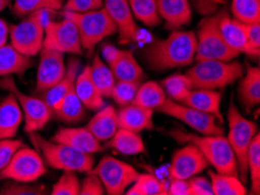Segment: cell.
<instances>
[{"instance_id": "35", "label": "cell", "mask_w": 260, "mask_h": 195, "mask_svg": "<svg viewBox=\"0 0 260 195\" xmlns=\"http://www.w3.org/2000/svg\"><path fill=\"white\" fill-rule=\"evenodd\" d=\"M133 17L144 25L154 27L160 23V15L157 13L156 0H127Z\"/></svg>"}, {"instance_id": "9", "label": "cell", "mask_w": 260, "mask_h": 195, "mask_svg": "<svg viewBox=\"0 0 260 195\" xmlns=\"http://www.w3.org/2000/svg\"><path fill=\"white\" fill-rule=\"evenodd\" d=\"M90 172L96 174L104 185L105 193L109 195L125 194L126 189L137 180L139 172L132 165L111 156L101 159L98 165Z\"/></svg>"}, {"instance_id": "27", "label": "cell", "mask_w": 260, "mask_h": 195, "mask_svg": "<svg viewBox=\"0 0 260 195\" xmlns=\"http://www.w3.org/2000/svg\"><path fill=\"white\" fill-rule=\"evenodd\" d=\"M31 66V58H27L19 53L11 43L0 47V77H6L13 74L21 75Z\"/></svg>"}, {"instance_id": "32", "label": "cell", "mask_w": 260, "mask_h": 195, "mask_svg": "<svg viewBox=\"0 0 260 195\" xmlns=\"http://www.w3.org/2000/svg\"><path fill=\"white\" fill-rule=\"evenodd\" d=\"M212 193L214 195H246L247 189L238 176L220 174L209 171Z\"/></svg>"}, {"instance_id": "21", "label": "cell", "mask_w": 260, "mask_h": 195, "mask_svg": "<svg viewBox=\"0 0 260 195\" xmlns=\"http://www.w3.org/2000/svg\"><path fill=\"white\" fill-rule=\"evenodd\" d=\"M22 121V110L17 98L11 94L0 103V141L17 136Z\"/></svg>"}, {"instance_id": "47", "label": "cell", "mask_w": 260, "mask_h": 195, "mask_svg": "<svg viewBox=\"0 0 260 195\" xmlns=\"http://www.w3.org/2000/svg\"><path fill=\"white\" fill-rule=\"evenodd\" d=\"M245 33L250 45L253 48L260 50V21L252 23H244Z\"/></svg>"}, {"instance_id": "20", "label": "cell", "mask_w": 260, "mask_h": 195, "mask_svg": "<svg viewBox=\"0 0 260 195\" xmlns=\"http://www.w3.org/2000/svg\"><path fill=\"white\" fill-rule=\"evenodd\" d=\"M157 13L168 29H180L191 21V9L188 0H156Z\"/></svg>"}, {"instance_id": "16", "label": "cell", "mask_w": 260, "mask_h": 195, "mask_svg": "<svg viewBox=\"0 0 260 195\" xmlns=\"http://www.w3.org/2000/svg\"><path fill=\"white\" fill-rule=\"evenodd\" d=\"M103 7L116 23L120 42L135 41L138 35V26L127 0H103Z\"/></svg>"}, {"instance_id": "49", "label": "cell", "mask_w": 260, "mask_h": 195, "mask_svg": "<svg viewBox=\"0 0 260 195\" xmlns=\"http://www.w3.org/2000/svg\"><path fill=\"white\" fill-rule=\"evenodd\" d=\"M101 51H102V57H103V59L106 62H108V65H109V63H111L113 60L118 57L120 49L116 48V47L112 46L111 43L106 42V43H103Z\"/></svg>"}, {"instance_id": "1", "label": "cell", "mask_w": 260, "mask_h": 195, "mask_svg": "<svg viewBox=\"0 0 260 195\" xmlns=\"http://www.w3.org/2000/svg\"><path fill=\"white\" fill-rule=\"evenodd\" d=\"M196 53L194 32L176 31L166 39L155 40L146 49L144 57L148 68L164 71L191 65Z\"/></svg>"}, {"instance_id": "7", "label": "cell", "mask_w": 260, "mask_h": 195, "mask_svg": "<svg viewBox=\"0 0 260 195\" xmlns=\"http://www.w3.org/2000/svg\"><path fill=\"white\" fill-rule=\"evenodd\" d=\"M219 15L207 18L201 21L196 35L195 60H219L232 61L238 57V53L232 50L220 34Z\"/></svg>"}, {"instance_id": "13", "label": "cell", "mask_w": 260, "mask_h": 195, "mask_svg": "<svg viewBox=\"0 0 260 195\" xmlns=\"http://www.w3.org/2000/svg\"><path fill=\"white\" fill-rule=\"evenodd\" d=\"M43 47L63 54L81 55L83 53L77 27L67 17L61 21H49L45 25Z\"/></svg>"}, {"instance_id": "34", "label": "cell", "mask_w": 260, "mask_h": 195, "mask_svg": "<svg viewBox=\"0 0 260 195\" xmlns=\"http://www.w3.org/2000/svg\"><path fill=\"white\" fill-rule=\"evenodd\" d=\"M127 195H165L168 194V186L152 174H140L137 180L126 189Z\"/></svg>"}, {"instance_id": "24", "label": "cell", "mask_w": 260, "mask_h": 195, "mask_svg": "<svg viewBox=\"0 0 260 195\" xmlns=\"http://www.w3.org/2000/svg\"><path fill=\"white\" fill-rule=\"evenodd\" d=\"M80 69H81L80 60L70 59L68 66H67L64 76L62 77L61 81L57 82L53 88L46 90L45 93H43L42 99L50 107H52V109H54V107L56 106L63 98H64L66 95L74 88L77 75L80 73Z\"/></svg>"}, {"instance_id": "30", "label": "cell", "mask_w": 260, "mask_h": 195, "mask_svg": "<svg viewBox=\"0 0 260 195\" xmlns=\"http://www.w3.org/2000/svg\"><path fill=\"white\" fill-rule=\"evenodd\" d=\"M109 142V146L125 156H137L146 152V146L139 133L129 130L118 129Z\"/></svg>"}, {"instance_id": "5", "label": "cell", "mask_w": 260, "mask_h": 195, "mask_svg": "<svg viewBox=\"0 0 260 195\" xmlns=\"http://www.w3.org/2000/svg\"><path fill=\"white\" fill-rule=\"evenodd\" d=\"M64 15L69 18L77 27L80 34L82 48L91 54L94 47L103 41L105 38L118 33L116 23L109 17L104 7L98 10L76 13V12H64Z\"/></svg>"}, {"instance_id": "37", "label": "cell", "mask_w": 260, "mask_h": 195, "mask_svg": "<svg viewBox=\"0 0 260 195\" xmlns=\"http://www.w3.org/2000/svg\"><path fill=\"white\" fill-rule=\"evenodd\" d=\"M63 7V0H14L12 11L17 17H25L38 11H57Z\"/></svg>"}, {"instance_id": "41", "label": "cell", "mask_w": 260, "mask_h": 195, "mask_svg": "<svg viewBox=\"0 0 260 195\" xmlns=\"http://www.w3.org/2000/svg\"><path fill=\"white\" fill-rule=\"evenodd\" d=\"M81 182L76 172L64 171L61 178L55 182L52 188V195H80Z\"/></svg>"}, {"instance_id": "36", "label": "cell", "mask_w": 260, "mask_h": 195, "mask_svg": "<svg viewBox=\"0 0 260 195\" xmlns=\"http://www.w3.org/2000/svg\"><path fill=\"white\" fill-rule=\"evenodd\" d=\"M161 87L164 88L166 95H168L169 99L177 103H182L192 89L190 79L188 78L186 74H174L165 78Z\"/></svg>"}, {"instance_id": "15", "label": "cell", "mask_w": 260, "mask_h": 195, "mask_svg": "<svg viewBox=\"0 0 260 195\" xmlns=\"http://www.w3.org/2000/svg\"><path fill=\"white\" fill-rule=\"evenodd\" d=\"M40 62L37 74V90L45 93L46 90L60 82L64 76L67 67L64 63V54L60 51L45 48L40 50Z\"/></svg>"}, {"instance_id": "8", "label": "cell", "mask_w": 260, "mask_h": 195, "mask_svg": "<svg viewBox=\"0 0 260 195\" xmlns=\"http://www.w3.org/2000/svg\"><path fill=\"white\" fill-rule=\"evenodd\" d=\"M45 11H38L29 14L23 21L10 26L11 45L15 50L27 58H34L40 53L45 39Z\"/></svg>"}, {"instance_id": "22", "label": "cell", "mask_w": 260, "mask_h": 195, "mask_svg": "<svg viewBox=\"0 0 260 195\" xmlns=\"http://www.w3.org/2000/svg\"><path fill=\"white\" fill-rule=\"evenodd\" d=\"M86 129L100 142L110 141L119 129L118 113L115 107L112 105H104L88 123Z\"/></svg>"}, {"instance_id": "46", "label": "cell", "mask_w": 260, "mask_h": 195, "mask_svg": "<svg viewBox=\"0 0 260 195\" xmlns=\"http://www.w3.org/2000/svg\"><path fill=\"white\" fill-rule=\"evenodd\" d=\"M189 195H214L210 179L198 176L188 179Z\"/></svg>"}, {"instance_id": "39", "label": "cell", "mask_w": 260, "mask_h": 195, "mask_svg": "<svg viewBox=\"0 0 260 195\" xmlns=\"http://www.w3.org/2000/svg\"><path fill=\"white\" fill-rule=\"evenodd\" d=\"M232 14L244 23L260 21V0H232Z\"/></svg>"}, {"instance_id": "42", "label": "cell", "mask_w": 260, "mask_h": 195, "mask_svg": "<svg viewBox=\"0 0 260 195\" xmlns=\"http://www.w3.org/2000/svg\"><path fill=\"white\" fill-rule=\"evenodd\" d=\"M7 184L0 189L3 195H40L46 194V187L42 185H29L31 182L13 181Z\"/></svg>"}, {"instance_id": "4", "label": "cell", "mask_w": 260, "mask_h": 195, "mask_svg": "<svg viewBox=\"0 0 260 195\" xmlns=\"http://www.w3.org/2000/svg\"><path fill=\"white\" fill-rule=\"evenodd\" d=\"M30 141L40 152L47 164L54 170L89 173L93 169L92 154L83 153L62 143L47 141L37 132L29 133Z\"/></svg>"}, {"instance_id": "6", "label": "cell", "mask_w": 260, "mask_h": 195, "mask_svg": "<svg viewBox=\"0 0 260 195\" xmlns=\"http://www.w3.org/2000/svg\"><path fill=\"white\" fill-rule=\"evenodd\" d=\"M228 123H229V133L228 142L231 145L238 162L239 174L244 184L247 177V152H249L252 139L258 133V126L254 122L249 121L239 113L234 102L230 103L228 110Z\"/></svg>"}, {"instance_id": "44", "label": "cell", "mask_w": 260, "mask_h": 195, "mask_svg": "<svg viewBox=\"0 0 260 195\" xmlns=\"http://www.w3.org/2000/svg\"><path fill=\"white\" fill-rule=\"evenodd\" d=\"M64 12H76L83 13L103 7V0H67Z\"/></svg>"}, {"instance_id": "29", "label": "cell", "mask_w": 260, "mask_h": 195, "mask_svg": "<svg viewBox=\"0 0 260 195\" xmlns=\"http://www.w3.org/2000/svg\"><path fill=\"white\" fill-rule=\"evenodd\" d=\"M53 114L60 121L69 124H75L84 121L85 117V106L81 99L78 98L75 87L66 95L64 98L58 103V104L53 109Z\"/></svg>"}, {"instance_id": "48", "label": "cell", "mask_w": 260, "mask_h": 195, "mask_svg": "<svg viewBox=\"0 0 260 195\" xmlns=\"http://www.w3.org/2000/svg\"><path fill=\"white\" fill-rule=\"evenodd\" d=\"M169 195H189V184L184 179H171L168 186Z\"/></svg>"}, {"instance_id": "45", "label": "cell", "mask_w": 260, "mask_h": 195, "mask_svg": "<svg viewBox=\"0 0 260 195\" xmlns=\"http://www.w3.org/2000/svg\"><path fill=\"white\" fill-rule=\"evenodd\" d=\"M105 194L104 185L102 184L101 179L96 174L89 172L83 182L81 184L80 195H103Z\"/></svg>"}, {"instance_id": "18", "label": "cell", "mask_w": 260, "mask_h": 195, "mask_svg": "<svg viewBox=\"0 0 260 195\" xmlns=\"http://www.w3.org/2000/svg\"><path fill=\"white\" fill-rule=\"evenodd\" d=\"M53 142L62 143L80 152L94 154L103 151L101 142L86 127H64L54 134Z\"/></svg>"}, {"instance_id": "3", "label": "cell", "mask_w": 260, "mask_h": 195, "mask_svg": "<svg viewBox=\"0 0 260 195\" xmlns=\"http://www.w3.org/2000/svg\"><path fill=\"white\" fill-rule=\"evenodd\" d=\"M244 66L238 61L200 60L186 75L192 89L220 90L232 85L243 76Z\"/></svg>"}, {"instance_id": "12", "label": "cell", "mask_w": 260, "mask_h": 195, "mask_svg": "<svg viewBox=\"0 0 260 195\" xmlns=\"http://www.w3.org/2000/svg\"><path fill=\"white\" fill-rule=\"evenodd\" d=\"M157 111L167 115L169 117L179 119L203 136H215V134L224 133V129L217 124L215 116L194 109L191 106L174 102L169 98H166V101L157 109Z\"/></svg>"}, {"instance_id": "14", "label": "cell", "mask_w": 260, "mask_h": 195, "mask_svg": "<svg viewBox=\"0 0 260 195\" xmlns=\"http://www.w3.org/2000/svg\"><path fill=\"white\" fill-rule=\"evenodd\" d=\"M208 161L204 158L199 147L186 143L174 153L169 167L171 179H184L188 180L191 177L202 173L208 167Z\"/></svg>"}, {"instance_id": "43", "label": "cell", "mask_w": 260, "mask_h": 195, "mask_svg": "<svg viewBox=\"0 0 260 195\" xmlns=\"http://www.w3.org/2000/svg\"><path fill=\"white\" fill-rule=\"evenodd\" d=\"M23 146V143L18 139H3L0 141V172L9 164L14 153Z\"/></svg>"}, {"instance_id": "50", "label": "cell", "mask_w": 260, "mask_h": 195, "mask_svg": "<svg viewBox=\"0 0 260 195\" xmlns=\"http://www.w3.org/2000/svg\"><path fill=\"white\" fill-rule=\"evenodd\" d=\"M9 37H10V26L7 25L5 20L0 19V47L6 45Z\"/></svg>"}, {"instance_id": "40", "label": "cell", "mask_w": 260, "mask_h": 195, "mask_svg": "<svg viewBox=\"0 0 260 195\" xmlns=\"http://www.w3.org/2000/svg\"><path fill=\"white\" fill-rule=\"evenodd\" d=\"M140 85L141 82L116 81L111 93V97L120 106L131 104L136 97V94Z\"/></svg>"}, {"instance_id": "23", "label": "cell", "mask_w": 260, "mask_h": 195, "mask_svg": "<svg viewBox=\"0 0 260 195\" xmlns=\"http://www.w3.org/2000/svg\"><path fill=\"white\" fill-rule=\"evenodd\" d=\"M116 81L141 82L145 77L144 70L131 50H120L118 57L109 63Z\"/></svg>"}, {"instance_id": "28", "label": "cell", "mask_w": 260, "mask_h": 195, "mask_svg": "<svg viewBox=\"0 0 260 195\" xmlns=\"http://www.w3.org/2000/svg\"><path fill=\"white\" fill-rule=\"evenodd\" d=\"M239 99L246 110L260 103V69L259 67L247 66L246 73L242 76L239 89Z\"/></svg>"}, {"instance_id": "2", "label": "cell", "mask_w": 260, "mask_h": 195, "mask_svg": "<svg viewBox=\"0 0 260 195\" xmlns=\"http://www.w3.org/2000/svg\"><path fill=\"white\" fill-rule=\"evenodd\" d=\"M174 141L181 144L191 143L199 147L208 164L220 174H231L238 176V162L236 154L231 145L228 142V138L223 134H215V136H198L194 133H187L180 130H173L169 132Z\"/></svg>"}, {"instance_id": "31", "label": "cell", "mask_w": 260, "mask_h": 195, "mask_svg": "<svg viewBox=\"0 0 260 195\" xmlns=\"http://www.w3.org/2000/svg\"><path fill=\"white\" fill-rule=\"evenodd\" d=\"M89 71L93 85L100 90L102 96L104 98L111 97V93L113 86L116 83V78L113 76L110 67L105 65L104 61L98 54L94 55L92 65L89 66Z\"/></svg>"}, {"instance_id": "17", "label": "cell", "mask_w": 260, "mask_h": 195, "mask_svg": "<svg viewBox=\"0 0 260 195\" xmlns=\"http://www.w3.org/2000/svg\"><path fill=\"white\" fill-rule=\"evenodd\" d=\"M218 26L223 39L232 50L238 54L244 53L254 59L259 58L260 50L253 48L250 45L244 22H240L235 18H230L228 14H219Z\"/></svg>"}, {"instance_id": "11", "label": "cell", "mask_w": 260, "mask_h": 195, "mask_svg": "<svg viewBox=\"0 0 260 195\" xmlns=\"http://www.w3.org/2000/svg\"><path fill=\"white\" fill-rule=\"evenodd\" d=\"M46 172L47 169L39 151L23 145L0 172V180L34 182Z\"/></svg>"}, {"instance_id": "10", "label": "cell", "mask_w": 260, "mask_h": 195, "mask_svg": "<svg viewBox=\"0 0 260 195\" xmlns=\"http://www.w3.org/2000/svg\"><path fill=\"white\" fill-rule=\"evenodd\" d=\"M0 87L10 90L11 94L17 98L19 105L21 106L23 121H25V131L27 133H33L41 130L50 121L53 116V109L42 98L33 97L23 94L15 85L12 77H6L0 82Z\"/></svg>"}, {"instance_id": "38", "label": "cell", "mask_w": 260, "mask_h": 195, "mask_svg": "<svg viewBox=\"0 0 260 195\" xmlns=\"http://www.w3.org/2000/svg\"><path fill=\"white\" fill-rule=\"evenodd\" d=\"M247 173L251 178V193L260 194V136L257 133L252 139L247 152Z\"/></svg>"}, {"instance_id": "51", "label": "cell", "mask_w": 260, "mask_h": 195, "mask_svg": "<svg viewBox=\"0 0 260 195\" xmlns=\"http://www.w3.org/2000/svg\"><path fill=\"white\" fill-rule=\"evenodd\" d=\"M11 0H0V13L10 5Z\"/></svg>"}, {"instance_id": "19", "label": "cell", "mask_w": 260, "mask_h": 195, "mask_svg": "<svg viewBox=\"0 0 260 195\" xmlns=\"http://www.w3.org/2000/svg\"><path fill=\"white\" fill-rule=\"evenodd\" d=\"M153 111L154 110L140 106L135 103L121 106V109L118 111V124L120 129L129 130L137 133L141 131L152 130L154 127Z\"/></svg>"}, {"instance_id": "25", "label": "cell", "mask_w": 260, "mask_h": 195, "mask_svg": "<svg viewBox=\"0 0 260 195\" xmlns=\"http://www.w3.org/2000/svg\"><path fill=\"white\" fill-rule=\"evenodd\" d=\"M75 91L81 102L83 103L85 109L98 111L105 105L104 97L102 96L100 90L93 85L92 79L90 77L89 66L84 67L78 73L76 82H75Z\"/></svg>"}, {"instance_id": "26", "label": "cell", "mask_w": 260, "mask_h": 195, "mask_svg": "<svg viewBox=\"0 0 260 195\" xmlns=\"http://www.w3.org/2000/svg\"><path fill=\"white\" fill-rule=\"evenodd\" d=\"M220 99L222 95L217 90L191 89L181 104L188 105L203 113L210 114L222 121L220 114Z\"/></svg>"}, {"instance_id": "33", "label": "cell", "mask_w": 260, "mask_h": 195, "mask_svg": "<svg viewBox=\"0 0 260 195\" xmlns=\"http://www.w3.org/2000/svg\"><path fill=\"white\" fill-rule=\"evenodd\" d=\"M167 95L160 85L155 82H146L139 86L132 103L147 109L157 110L166 101Z\"/></svg>"}]
</instances>
